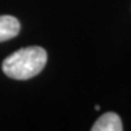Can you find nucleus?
<instances>
[{
  "label": "nucleus",
  "mask_w": 131,
  "mask_h": 131,
  "mask_svg": "<svg viewBox=\"0 0 131 131\" xmlns=\"http://www.w3.org/2000/svg\"><path fill=\"white\" fill-rule=\"evenodd\" d=\"M47 63V51L39 46L20 48L3 60V72L16 80H27L36 76Z\"/></svg>",
  "instance_id": "1"
},
{
  "label": "nucleus",
  "mask_w": 131,
  "mask_h": 131,
  "mask_svg": "<svg viewBox=\"0 0 131 131\" xmlns=\"http://www.w3.org/2000/svg\"><path fill=\"white\" fill-rule=\"evenodd\" d=\"M91 130L92 131H122L123 124L118 114L106 112V114L98 118V121L94 123Z\"/></svg>",
  "instance_id": "2"
},
{
  "label": "nucleus",
  "mask_w": 131,
  "mask_h": 131,
  "mask_svg": "<svg viewBox=\"0 0 131 131\" xmlns=\"http://www.w3.org/2000/svg\"><path fill=\"white\" fill-rule=\"evenodd\" d=\"M20 31V23L16 17L11 15H2L0 16V41L9 40Z\"/></svg>",
  "instance_id": "3"
}]
</instances>
